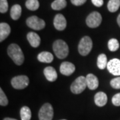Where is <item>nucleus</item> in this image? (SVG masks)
I'll use <instances>...</instances> for the list:
<instances>
[{
	"mask_svg": "<svg viewBox=\"0 0 120 120\" xmlns=\"http://www.w3.org/2000/svg\"><path fill=\"white\" fill-rule=\"evenodd\" d=\"M11 32V28L9 24L6 23H0V41L2 42L8 37Z\"/></svg>",
	"mask_w": 120,
	"mask_h": 120,
	"instance_id": "dca6fc26",
	"label": "nucleus"
},
{
	"mask_svg": "<svg viewBox=\"0 0 120 120\" xmlns=\"http://www.w3.org/2000/svg\"><path fill=\"white\" fill-rule=\"evenodd\" d=\"M44 75L49 82H54L57 78V73L55 69L53 67H47L43 70Z\"/></svg>",
	"mask_w": 120,
	"mask_h": 120,
	"instance_id": "4468645a",
	"label": "nucleus"
},
{
	"mask_svg": "<svg viewBox=\"0 0 120 120\" xmlns=\"http://www.w3.org/2000/svg\"><path fill=\"white\" fill-rule=\"evenodd\" d=\"M67 5L65 0H55L52 4V8L54 10H61Z\"/></svg>",
	"mask_w": 120,
	"mask_h": 120,
	"instance_id": "4be33fe9",
	"label": "nucleus"
},
{
	"mask_svg": "<svg viewBox=\"0 0 120 120\" xmlns=\"http://www.w3.org/2000/svg\"><path fill=\"white\" fill-rule=\"evenodd\" d=\"M60 70L61 74L66 76H69L71 75L75 71V67L72 63H70L68 61H64L60 65Z\"/></svg>",
	"mask_w": 120,
	"mask_h": 120,
	"instance_id": "9b49d317",
	"label": "nucleus"
},
{
	"mask_svg": "<svg viewBox=\"0 0 120 120\" xmlns=\"http://www.w3.org/2000/svg\"><path fill=\"white\" fill-rule=\"evenodd\" d=\"M11 86L16 90H23L27 87L30 83V79L26 75H18L12 78Z\"/></svg>",
	"mask_w": 120,
	"mask_h": 120,
	"instance_id": "423d86ee",
	"label": "nucleus"
},
{
	"mask_svg": "<svg viewBox=\"0 0 120 120\" xmlns=\"http://www.w3.org/2000/svg\"><path fill=\"white\" fill-rule=\"evenodd\" d=\"M87 86L91 90H96L99 86V80L98 77L92 73L87 74L86 77Z\"/></svg>",
	"mask_w": 120,
	"mask_h": 120,
	"instance_id": "f8f14e48",
	"label": "nucleus"
},
{
	"mask_svg": "<svg viewBox=\"0 0 120 120\" xmlns=\"http://www.w3.org/2000/svg\"><path fill=\"white\" fill-rule=\"evenodd\" d=\"M107 68L109 73L113 75H120V60L112 59L107 64Z\"/></svg>",
	"mask_w": 120,
	"mask_h": 120,
	"instance_id": "1a4fd4ad",
	"label": "nucleus"
},
{
	"mask_svg": "<svg viewBox=\"0 0 120 120\" xmlns=\"http://www.w3.org/2000/svg\"><path fill=\"white\" fill-rule=\"evenodd\" d=\"M102 22L101 15L98 11L91 12L86 18V24L89 27L96 28L100 26Z\"/></svg>",
	"mask_w": 120,
	"mask_h": 120,
	"instance_id": "0eeeda50",
	"label": "nucleus"
},
{
	"mask_svg": "<svg viewBox=\"0 0 120 120\" xmlns=\"http://www.w3.org/2000/svg\"><path fill=\"white\" fill-rule=\"evenodd\" d=\"M87 0H71V4L75 6H80L86 3Z\"/></svg>",
	"mask_w": 120,
	"mask_h": 120,
	"instance_id": "c85d7f7f",
	"label": "nucleus"
},
{
	"mask_svg": "<svg viewBox=\"0 0 120 120\" xmlns=\"http://www.w3.org/2000/svg\"><path fill=\"white\" fill-rule=\"evenodd\" d=\"M4 120H15V119H13V118H9V117H6V118H5Z\"/></svg>",
	"mask_w": 120,
	"mask_h": 120,
	"instance_id": "2f4dec72",
	"label": "nucleus"
},
{
	"mask_svg": "<svg viewBox=\"0 0 120 120\" xmlns=\"http://www.w3.org/2000/svg\"><path fill=\"white\" fill-rule=\"evenodd\" d=\"M38 60L42 63H51L53 60V56L51 53L48 52H43L39 53L38 56Z\"/></svg>",
	"mask_w": 120,
	"mask_h": 120,
	"instance_id": "f3484780",
	"label": "nucleus"
},
{
	"mask_svg": "<svg viewBox=\"0 0 120 120\" xmlns=\"http://www.w3.org/2000/svg\"><path fill=\"white\" fill-rule=\"evenodd\" d=\"M120 7V0H109L107 4V9L110 12H116Z\"/></svg>",
	"mask_w": 120,
	"mask_h": 120,
	"instance_id": "aec40b11",
	"label": "nucleus"
},
{
	"mask_svg": "<svg viewBox=\"0 0 120 120\" xmlns=\"http://www.w3.org/2000/svg\"><path fill=\"white\" fill-rule=\"evenodd\" d=\"M92 4L96 7H101L103 4V0H91Z\"/></svg>",
	"mask_w": 120,
	"mask_h": 120,
	"instance_id": "c756f323",
	"label": "nucleus"
},
{
	"mask_svg": "<svg viewBox=\"0 0 120 120\" xmlns=\"http://www.w3.org/2000/svg\"></svg>",
	"mask_w": 120,
	"mask_h": 120,
	"instance_id": "473e14b6",
	"label": "nucleus"
},
{
	"mask_svg": "<svg viewBox=\"0 0 120 120\" xmlns=\"http://www.w3.org/2000/svg\"><path fill=\"white\" fill-rule=\"evenodd\" d=\"M92 47H93V43L91 39L88 36H85L82 38L79 43L78 51L82 56H86L91 51Z\"/></svg>",
	"mask_w": 120,
	"mask_h": 120,
	"instance_id": "7ed1b4c3",
	"label": "nucleus"
},
{
	"mask_svg": "<svg viewBox=\"0 0 120 120\" xmlns=\"http://www.w3.org/2000/svg\"><path fill=\"white\" fill-rule=\"evenodd\" d=\"M27 39L33 47H38L41 43V38L39 35L35 32H30L27 35Z\"/></svg>",
	"mask_w": 120,
	"mask_h": 120,
	"instance_id": "ddd939ff",
	"label": "nucleus"
},
{
	"mask_svg": "<svg viewBox=\"0 0 120 120\" xmlns=\"http://www.w3.org/2000/svg\"><path fill=\"white\" fill-rule=\"evenodd\" d=\"M95 103L99 107H103L107 102V96L104 92L99 91L95 95Z\"/></svg>",
	"mask_w": 120,
	"mask_h": 120,
	"instance_id": "2eb2a0df",
	"label": "nucleus"
},
{
	"mask_svg": "<svg viewBox=\"0 0 120 120\" xmlns=\"http://www.w3.org/2000/svg\"><path fill=\"white\" fill-rule=\"evenodd\" d=\"M112 103L116 106H120V93L113 95L112 98Z\"/></svg>",
	"mask_w": 120,
	"mask_h": 120,
	"instance_id": "cd10ccee",
	"label": "nucleus"
},
{
	"mask_svg": "<svg viewBox=\"0 0 120 120\" xmlns=\"http://www.w3.org/2000/svg\"><path fill=\"white\" fill-rule=\"evenodd\" d=\"M20 116L22 120H30L31 117V112L30 107L23 106L20 110Z\"/></svg>",
	"mask_w": 120,
	"mask_h": 120,
	"instance_id": "412c9836",
	"label": "nucleus"
},
{
	"mask_svg": "<svg viewBox=\"0 0 120 120\" xmlns=\"http://www.w3.org/2000/svg\"><path fill=\"white\" fill-rule=\"evenodd\" d=\"M87 86L86 78L83 76H79L72 83L70 89L71 92L75 94H79L86 90Z\"/></svg>",
	"mask_w": 120,
	"mask_h": 120,
	"instance_id": "20e7f679",
	"label": "nucleus"
},
{
	"mask_svg": "<svg viewBox=\"0 0 120 120\" xmlns=\"http://www.w3.org/2000/svg\"><path fill=\"white\" fill-rule=\"evenodd\" d=\"M8 54L17 65H21L24 61V55L22 49L15 43H12L9 46Z\"/></svg>",
	"mask_w": 120,
	"mask_h": 120,
	"instance_id": "f257e3e1",
	"label": "nucleus"
},
{
	"mask_svg": "<svg viewBox=\"0 0 120 120\" xmlns=\"http://www.w3.org/2000/svg\"><path fill=\"white\" fill-rule=\"evenodd\" d=\"M117 22L118 25H119V26L120 27V15H118L117 18Z\"/></svg>",
	"mask_w": 120,
	"mask_h": 120,
	"instance_id": "7c9ffc66",
	"label": "nucleus"
},
{
	"mask_svg": "<svg viewBox=\"0 0 120 120\" xmlns=\"http://www.w3.org/2000/svg\"><path fill=\"white\" fill-rule=\"evenodd\" d=\"M26 24L29 27L35 30H43L45 26V22L42 19L34 15L28 17L26 20Z\"/></svg>",
	"mask_w": 120,
	"mask_h": 120,
	"instance_id": "6e6552de",
	"label": "nucleus"
},
{
	"mask_svg": "<svg viewBox=\"0 0 120 120\" xmlns=\"http://www.w3.org/2000/svg\"><path fill=\"white\" fill-rule=\"evenodd\" d=\"M53 50L59 59H64L68 56V45L64 40H56L53 44Z\"/></svg>",
	"mask_w": 120,
	"mask_h": 120,
	"instance_id": "f03ea898",
	"label": "nucleus"
},
{
	"mask_svg": "<svg viewBox=\"0 0 120 120\" xmlns=\"http://www.w3.org/2000/svg\"><path fill=\"white\" fill-rule=\"evenodd\" d=\"M26 6L27 8L31 11H35L39 8V3L38 0H27Z\"/></svg>",
	"mask_w": 120,
	"mask_h": 120,
	"instance_id": "5701e85b",
	"label": "nucleus"
},
{
	"mask_svg": "<svg viewBox=\"0 0 120 120\" xmlns=\"http://www.w3.org/2000/svg\"><path fill=\"white\" fill-rule=\"evenodd\" d=\"M8 104V99L2 89H0V105L1 106H6Z\"/></svg>",
	"mask_w": 120,
	"mask_h": 120,
	"instance_id": "393cba45",
	"label": "nucleus"
},
{
	"mask_svg": "<svg viewBox=\"0 0 120 120\" xmlns=\"http://www.w3.org/2000/svg\"><path fill=\"white\" fill-rule=\"evenodd\" d=\"M110 85L114 89H120V77H117L112 79Z\"/></svg>",
	"mask_w": 120,
	"mask_h": 120,
	"instance_id": "bb28decb",
	"label": "nucleus"
},
{
	"mask_svg": "<svg viewBox=\"0 0 120 120\" xmlns=\"http://www.w3.org/2000/svg\"><path fill=\"white\" fill-rule=\"evenodd\" d=\"M53 25L56 30L63 31L67 26V21L62 14H57L53 19Z\"/></svg>",
	"mask_w": 120,
	"mask_h": 120,
	"instance_id": "9d476101",
	"label": "nucleus"
},
{
	"mask_svg": "<svg viewBox=\"0 0 120 120\" xmlns=\"http://www.w3.org/2000/svg\"><path fill=\"white\" fill-rule=\"evenodd\" d=\"M8 3L7 0H0V12L6 13L8 10Z\"/></svg>",
	"mask_w": 120,
	"mask_h": 120,
	"instance_id": "a878e982",
	"label": "nucleus"
},
{
	"mask_svg": "<svg viewBox=\"0 0 120 120\" xmlns=\"http://www.w3.org/2000/svg\"><path fill=\"white\" fill-rule=\"evenodd\" d=\"M120 47L118 41L115 38H112L108 41V48L111 52H116Z\"/></svg>",
	"mask_w": 120,
	"mask_h": 120,
	"instance_id": "b1692460",
	"label": "nucleus"
},
{
	"mask_svg": "<svg viewBox=\"0 0 120 120\" xmlns=\"http://www.w3.org/2000/svg\"><path fill=\"white\" fill-rule=\"evenodd\" d=\"M22 7L19 4H15L12 6L10 10V15L13 20H17L22 15Z\"/></svg>",
	"mask_w": 120,
	"mask_h": 120,
	"instance_id": "a211bd4d",
	"label": "nucleus"
},
{
	"mask_svg": "<svg viewBox=\"0 0 120 120\" xmlns=\"http://www.w3.org/2000/svg\"><path fill=\"white\" fill-rule=\"evenodd\" d=\"M39 120H52L53 117V109L49 103L43 104L39 112Z\"/></svg>",
	"mask_w": 120,
	"mask_h": 120,
	"instance_id": "39448f33",
	"label": "nucleus"
},
{
	"mask_svg": "<svg viewBox=\"0 0 120 120\" xmlns=\"http://www.w3.org/2000/svg\"><path fill=\"white\" fill-rule=\"evenodd\" d=\"M107 56H105V54L101 53L98 56V61H97V65L99 69H104L107 67Z\"/></svg>",
	"mask_w": 120,
	"mask_h": 120,
	"instance_id": "6ab92c4d",
	"label": "nucleus"
}]
</instances>
